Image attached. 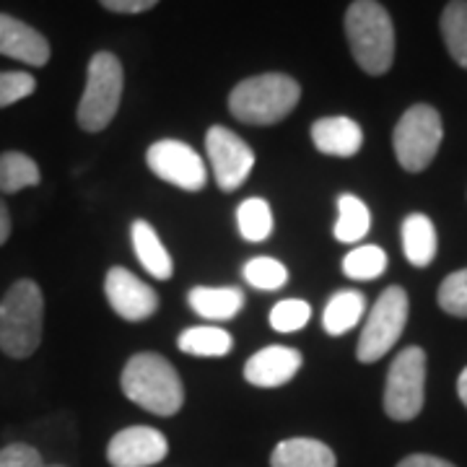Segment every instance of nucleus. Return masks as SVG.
<instances>
[{
  "label": "nucleus",
  "instance_id": "obj_24",
  "mask_svg": "<svg viewBox=\"0 0 467 467\" xmlns=\"http://www.w3.org/2000/svg\"><path fill=\"white\" fill-rule=\"evenodd\" d=\"M180 350H184L187 356H205V358H213V356H226L232 350L234 340L232 335L221 327H190L180 335L177 340Z\"/></svg>",
  "mask_w": 467,
  "mask_h": 467
},
{
  "label": "nucleus",
  "instance_id": "obj_8",
  "mask_svg": "<svg viewBox=\"0 0 467 467\" xmlns=\"http://www.w3.org/2000/svg\"><path fill=\"white\" fill-rule=\"evenodd\" d=\"M408 322V294L400 285H389L368 312L367 325L358 337L356 356L361 364H374L398 343Z\"/></svg>",
  "mask_w": 467,
  "mask_h": 467
},
{
  "label": "nucleus",
  "instance_id": "obj_3",
  "mask_svg": "<svg viewBox=\"0 0 467 467\" xmlns=\"http://www.w3.org/2000/svg\"><path fill=\"white\" fill-rule=\"evenodd\" d=\"M45 296L42 288L24 278L0 301V350L11 358H29L42 343Z\"/></svg>",
  "mask_w": 467,
  "mask_h": 467
},
{
  "label": "nucleus",
  "instance_id": "obj_6",
  "mask_svg": "<svg viewBox=\"0 0 467 467\" xmlns=\"http://www.w3.org/2000/svg\"><path fill=\"white\" fill-rule=\"evenodd\" d=\"M441 138H444L441 115L429 104H413L398 119L392 133V146L400 167L405 171H423L434 161Z\"/></svg>",
  "mask_w": 467,
  "mask_h": 467
},
{
  "label": "nucleus",
  "instance_id": "obj_31",
  "mask_svg": "<svg viewBox=\"0 0 467 467\" xmlns=\"http://www.w3.org/2000/svg\"><path fill=\"white\" fill-rule=\"evenodd\" d=\"M0 467H45V462L29 444H8L0 450Z\"/></svg>",
  "mask_w": 467,
  "mask_h": 467
},
{
  "label": "nucleus",
  "instance_id": "obj_10",
  "mask_svg": "<svg viewBox=\"0 0 467 467\" xmlns=\"http://www.w3.org/2000/svg\"><path fill=\"white\" fill-rule=\"evenodd\" d=\"M205 150L221 190L232 192L247 182L250 171L254 169V150L239 135L223 125H213L205 135Z\"/></svg>",
  "mask_w": 467,
  "mask_h": 467
},
{
  "label": "nucleus",
  "instance_id": "obj_20",
  "mask_svg": "<svg viewBox=\"0 0 467 467\" xmlns=\"http://www.w3.org/2000/svg\"><path fill=\"white\" fill-rule=\"evenodd\" d=\"M367 309V299L358 291H337L333 299L327 301L325 315H322V327L327 335H343L353 330Z\"/></svg>",
  "mask_w": 467,
  "mask_h": 467
},
{
  "label": "nucleus",
  "instance_id": "obj_16",
  "mask_svg": "<svg viewBox=\"0 0 467 467\" xmlns=\"http://www.w3.org/2000/svg\"><path fill=\"white\" fill-rule=\"evenodd\" d=\"M130 236H133V247L140 265L146 267L156 281H169L174 273V263H171V254L167 252V247L161 244L156 229L149 221L138 218L130 229Z\"/></svg>",
  "mask_w": 467,
  "mask_h": 467
},
{
  "label": "nucleus",
  "instance_id": "obj_17",
  "mask_svg": "<svg viewBox=\"0 0 467 467\" xmlns=\"http://www.w3.org/2000/svg\"><path fill=\"white\" fill-rule=\"evenodd\" d=\"M335 451L317 439H285L281 441L273 457L270 467H335Z\"/></svg>",
  "mask_w": 467,
  "mask_h": 467
},
{
  "label": "nucleus",
  "instance_id": "obj_33",
  "mask_svg": "<svg viewBox=\"0 0 467 467\" xmlns=\"http://www.w3.org/2000/svg\"><path fill=\"white\" fill-rule=\"evenodd\" d=\"M398 467H454L447 460L441 457H434V454H410L405 457Z\"/></svg>",
  "mask_w": 467,
  "mask_h": 467
},
{
  "label": "nucleus",
  "instance_id": "obj_13",
  "mask_svg": "<svg viewBox=\"0 0 467 467\" xmlns=\"http://www.w3.org/2000/svg\"><path fill=\"white\" fill-rule=\"evenodd\" d=\"M304 364L301 353L288 346H267V348L257 350L250 356V361L244 364V379L254 387H281L288 384L296 371Z\"/></svg>",
  "mask_w": 467,
  "mask_h": 467
},
{
  "label": "nucleus",
  "instance_id": "obj_32",
  "mask_svg": "<svg viewBox=\"0 0 467 467\" xmlns=\"http://www.w3.org/2000/svg\"><path fill=\"white\" fill-rule=\"evenodd\" d=\"M99 3L112 14H143L150 11L159 0H99Z\"/></svg>",
  "mask_w": 467,
  "mask_h": 467
},
{
  "label": "nucleus",
  "instance_id": "obj_14",
  "mask_svg": "<svg viewBox=\"0 0 467 467\" xmlns=\"http://www.w3.org/2000/svg\"><path fill=\"white\" fill-rule=\"evenodd\" d=\"M0 55L26 66L42 67L50 60V42L29 24L0 14Z\"/></svg>",
  "mask_w": 467,
  "mask_h": 467
},
{
  "label": "nucleus",
  "instance_id": "obj_7",
  "mask_svg": "<svg viewBox=\"0 0 467 467\" xmlns=\"http://www.w3.org/2000/svg\"><path fill=\"white\" fill-rule=\"evenodd\" d=\"M426 400V353L418 346L395 356L387 371L384 413L392 420H413L423 410Z\"/></svg>",
  "mask_w": 467,
  "mask_h": 467
},
{
  "label": "nucleus",
  "instance_id": "obj_15",
  "mask_svg": "<svg viewBox=\"0 0 467 467\" xmlns=\"http://www.w3.org/2000/svg\"><path fill=\"white\" fill-rule=\"evenodd\" d=\"M312 143L319 153L348 159L364 146V130L350 117H322L312 125Z\"/></svg>",
  "mask_w": 467,
  "mask_h": 467
},
{
  "label": "nucleus",
  "instance_id": "obj_36",
  "mask_svg": "<svg viewBox=\"0 0 467 467\" xmlns=\"http://www.w3.org/2000/svg\"><path fill=\"white\" fill-rule=\"evenodd\" d=\"M45 467H63V465H45Z\"/></svg>",
  "mask_w": 467,
  "mask_h": 467
},
{
  "label": "nucleus",
  "instance_id": "obj_23",
  "mask_svg": "<svg viewBox=\"0 0 467 467\" xmlns=\"http://www.w3.org/2000/svg\"><path fill=\"white\" fill-rule=\"evenodd\" d=\"M441 36L451 60L467 70V0H450L441 11Z\"/></svg>",
  "mask_w": 467,
  "mask_h": 467
},
{
  "label": "nucleus",
  "instance_id": "obj_35",
  "mask_svg": "<svg viewBox=\"0 0 467 467\" xmlns=\"http://www.w3.org/2000/svg\"><path fill=\"white\" fill-rule=\"evenodd\" d=\"M457 395H460V400L467 408V368H462V374H460V379H457Z\"/></svg>",
  "mask_w": 467,
  "mask_h": 467
},
{
  "label": "nucleus",
  "instance_id": "obj_22",
  "mask_svg": "<svg viewBox=\"0 0 467 467\" xmlns=\"http://www.w3.org/2000/svg\"><path fill=\"white\" fill-rule=\"evenodd\" d=\"M371 226V216H368L367 202L356 195H340L337 198V223H335V239L343 244H353L361 242L368 234Z\"/></svg>",
  "mask_w": 467,
  "mask_h": 467
},
{
  "label": "nucleus",
  "instance_id": "obj_27",
  "mask_svg": "<svg viewBox=\"0 0 467 467\" xmlns=\"http://www.w3.org/2000/svg\"><path fill=\"white\" fill-rule=\"evenodd\" d=\"M244 278H247V284L252 288L278 291L288 281V270L284 267V263H278L273 257H252L250 263L244 265Z\"/></svg>",
  "mask_w": 467,
  "mask_h": 467
},
{
  "label": "nucleus",
  "instance_id": "obj_34",
  "mask_svg": "<svg viewBox=\"0 0 467 467\" xmlns=\"http://www.w3.org/2000/svg\"><path fill=\"white\" fill-rule=\"evenodd\" d=\"M8 236H11V211L0 198V247L8 242Z\"/></svg>",
  "mask_w": 467,
  "mask_h": 467
},
{
  "label": "nucleus",
  "instance_id": "obj_9",
  "mask_svg": "<svg viewBox=\"0 0 467 467\" xmlns=\"http://www.w3.org/2000/svg\"><path fill=\"white\" fill-rule=\"evenodd\" d=\"M149 169L164 182L187 192H198L208 182V169L201 153L182 140H159L146 153Z\"/></svg>",
  "mask_w": 467,
  "mask_h": 467
},
{
  "label": "nucleus",
  "instance_id": "obj_25",
  "mask_svg": "<svg viewBox=\"0 0 467 467\" xmlns=\"http://www.w3.org/2000/svg\"><path fill=\"white\" fill-rule=\"evenodd\" d=\"M236 223L247 242H265L273 232V211L263 198H247L236 208Z\"/></svg>",
  "mask_w": 467,
  "mask_h": 467
},
{
  "label": "nucleus",
  "instance_id": "obj_18",
  "mask_svg": "<svg viewBox=\"0 0 467 467\" xmlns=\"http://www.w3.org/2000/svg\"><path fill=\"white\" fill-rule=\"evenodd\" d=\"M402 250L408 263L416 267H429L436 257L434 221L423 213H410L402 221Z\"/></svg>",
  "mask_w": 467,
  "mask_h": 467
},
{
  "label": "nucleus",
  "instance_id": "obj_26",
  "mask_svg": "<svg viewBox=\"0 0 467 467\" xmlns=\"http://www.w3.org/2000/svg\"><path fill=\"white\" fill-rule=\"evenodd\" d=\"M387 270V254L377 244L356 247L343 260V273L353 281H374Z\"/></svg>",
  "mask_w": 467,
  "mask_h": 467
},
{
  "label": "nucleus",
  "instance_id": "obj_29",
  "mask_svg": "<svg viewBox=\"0 0 467 467\" xmlns=\"http://www.w3.org/2000/svg\"><path fill=\"white\" fill-rule=\"evenodd\" d=\"M312 317V306L301 299H285L273 306L270 312V325L278 333H296Z\"/></svg>",
  "mask_w": 467,
  "mask_h": 467
},
{
  "label": "nucleus",
  "instance_id": "obj_21",
  "mask_svg": "<svg viewBox=\"0 0 467 467\" xmlns=\"http://www.w3.org/2000/svg\"><path fill=\"white\" fill-rule=\"evenodd\" d=\"M42 174L32 156L21 153V150H5L0 153V192L5 195H16L26 187L39 184Z\"/></svg>",
  "mask_w": 467,
  "mask_h": 467
},
{
  "label": "nucleus",
  "instance_id": "obj_5",
  "mask_svg": "<svg viewBox=\"0 0 467 467\" xmlns=\"http://www.w3.org/2000/svg\"><path fill=\"white\" fill-rule=\"evenodd\" d=\"M125 73L112 52H97L86 67V88L78 101V125L86 133H101L119 109Z\"/></svg>",
  "mask_w": 467,
  "mask_h": 467
},
{
  "label": "nucleus",
  "instance_id": "obj_19",
  "mask_svg": "<svg viewBox=\"0 0 467 467\" xmlns=\"http://www.w3.org/2000/svg\"><path fill=\"white\" fill-rule=\"evenodd\" d=\"M190 306L205 319H232L244 306V294L239 288L198 285L190 291Z\"/></svg>",
  "mask_w": 467,
  "mask_h": 467
},
{
  "label": "nucleus",
  "instance_id": "obj_1",
  "mask_svg": "<svg viewBox=\"0 0 467 467\" xmlns=\"http://www.w3.org/2000/svg\"><path fill=\"white\" fill-rule=\"evenodd\" d=\"M125 398L153 416H174L184 402V387L177 368L159 353H138L122 368Z\"/></svg>",
  "mask_w": 467,
  "mask_h": 467
},
{
  "label": "nucleus",
  "instance_id": "obj_12",
  "mask_svg": "<svg viewBox=\"0 0 467 467\" xmlns=\"http://www.w3.org/2000/svg\"><path fill=\"white\" fill-rule=\"evenodd\" d=\"M167 436L150 426H130L112 436L107 460L112 467H150L167 457Z\"/></svg>",
  "mask_w": 467,
  "mask_h": 467
},
{
  "label": "nucleus",
  "instance_id": "obj_30",
  "mask_svg": "<svg viewBox=\"0 0 467 467\" xmlns=\"http://www.w3.org/2000/svg\"><path fill=\"white\" fill-rule=\"evenodd\" d=\"M34 91H36V81H34L32 73H24V70L0 73V109L32 97Z\"/></svg>",
  "mask_w": 467,
  "mask_h": 467
},
{
  "label": "nucleus",
  "instance_id": "obj_4",
  "mask_svg": "<svg viewBox=\"0 0 467 467\" xmlns=\"http://www.w3.org/2000/svg\"><path fill=\"white\" fill-rule=\"evenodd\" d=\"M301 86L285 73H263L234 86L229 112L244 125H275L294 112Z\"/></svg>",
  "mask_w": 467,
  "mask_h": 467
},
{
  "label": "nucleus",
  "instance_id": "obj_11",
  "mask_svg": "<svg viewBox=\"0 0 467 467\" xmlns=\"http://www.w3.org/2000/svg\"><path fill=\"white\" fill-rule=\"evenodd\" d=\"M104 294L109 306L128 322H143L159 309V296L149 284L125 267H112L104 281Z\"/></svg>",
  "mask_w": 467,
  "mask_h": 467
},
{
  "label": "nucleus",
  "instance_id": "obj_2",
  "mask_svg": "<svg viewBox=\"0 0 467 467\" xmlns=\"http://www.w3.org/2000/svg\"><path fill=\"white\" fill-rule=\"evenodd\" d=\"M346 36L358 67L368 76H384L395 60V26L377 0H353L346 14Z\"/></svg>",
  "mask_w": 467,
  "mask_h": 467
},
{
  "label": "nucleus",
  "instance_id": "obj_28",
  "mask_svg": "<svg viewBox=\"0 0 467 467\" xmlns=\"http://www.w3.org/2000/svg\"><path fill=\"white\" fill-rule=\"evenodd\" d=\"M436 299H439V306L451 317H467V267L441 281Z\"/></svg>",
  "mask_w": 467,
  "mask_h": 467
}]
</instances>
